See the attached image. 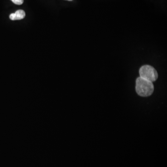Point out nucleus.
Returning <instances> with one entry per match:
<instances>
[{"label":"nucleus","instance_id":"obj_2","mask_svg":"<svg viewBox=\"0 0 167 167\" xmlns=\"http://www.w3.org/2000/svg\"><path fill=\"white\" fill-rule=\"evenodd\" d=\"M139 74L140 77L151 82L156 81L158 77L157 71L149 65H145L141 67L139 70Z\"/></svg>","mask_w":167,"mask_h":167},{"label":"nucleus","instance_id":"obj_5","mask_svg":"<svg viewBox=\"0 0 167 167\" xmlns=\"http://www.w3.org/2000/svg\"><path fill=\"white\" fill-rule=\"evenodd\" d=\"M66 1H73V0H66Z\"/></svg>","mask_w":167,"mask_h":167},{"label":"nucleus","instance_id":"obj_4","mask_svg":"<svg viewBox=\"0 0 167 167\" xmlns=\"http://www.w3.org/2000/svg\"><path fill=\"white\" fill-rule=\"evenodd\" d=\"M16 5H21L23 3L24 0H11Z\"/></svg>","mask_w":167,"mask_h":167},{"label":"nucleus","instance_id":"obj_1","mask_svg":"<svg viewBox=\"0 0 167 167\" xmlns=\"http://www.w3.org/2000/svg\"><path fill=\"white\" fill-rule=\"evenodd\" d=\"M153 83L150 81L138 77L136 80V90L139 95L141 97L150 96L154 91Z\"/></svg>","mask_w":167,"mask_h":167},{"label":"nucleus","instance_id":"obj_3","mask_svg":"<svg viewBox=\"0 0 167 167\" xmlns=\"http://www.w3.org/2000/svg\"><path fill=\"white\" fill-rule=\"evenodd\" d=\"M25 15V12L23 10H18L14 13L11 14L9 16V18L12 20H20L24 18Z\"/></svg>","mask_w":167,"mask_h":167}]
</instances>
